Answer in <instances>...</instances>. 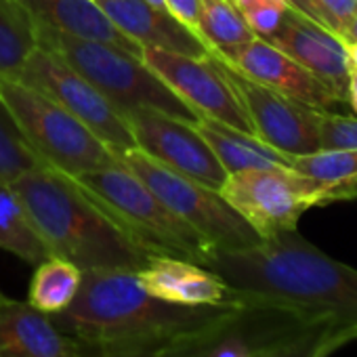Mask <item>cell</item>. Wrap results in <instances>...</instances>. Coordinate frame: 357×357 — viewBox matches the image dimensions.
Masks as SVG:
<instances>
[{
	"mask_svg": "<svg viewBox=\"0 0 357 357\" xmlns=\"http://www.w3.org/2000/svg\"><path fill=\"white\" fill-rule=\"evenodd\" d=\"M219 194L261 240L292 231L315 206V185L286 166L250 168L227 174Z\"/></svg>",
	"mask_w": 357,
	"mask_h": 357,
	"instance_id": "8",
	"label": "cell"
},
{
	"mask_svg": "<svg viewBox=\"0 0 357 357\" xmlns=\"http://www.w3.org/2000/svg\"><path fill=\"white\" fill-rule=\"evenodd\" d=\"M290 168L315 185V206L357 198V149H317L290 158Z\"/></svg>",
	"mask_w": 357,
	"mask_h": 357,
	"instance_id": "20",
	"label": "cell"
},
{
	"mask_svg": "<svg viewBox=\"0 0 357 357\" xmlns=\"http://www.w3.org/2000/svg\"><path fill=\"white\" fill-rule=\"evenodd\" d=\"M137 275L151 296L174 305L213 307L234 298V292L217 273L185 259L153 255Z\"/></svg>",
	"mask_w": 357,
	"mask_h": 357,
	"instance_id": "16",
	"label": "cell"
},
{
	"mask_svg": "<svg viewBox=\"0 0 357 357\" xmlns=\"http://www.w3.org/2000/svg\"><path fill=\"white\" fill-rule=\"evenodd\" d=\"M342 43H344V45L357 43V11H355L353 20H351V24H349V28H347V32H344V36H342Z\"/></svg>",
	"mask_w": 357,
	"mask_h": 357,
	"instance_id": "33",
	"label": "cell"
},
{
	"mask_svg": "<svg viewBox=\"0 0 357 357\" xmlns=\"http://www.w3.org/2000/svg\"><path fill=\"white\" fill-rule=\"evenodd\" d=\"M319 149H357V118L321 112Z\"/></svg>",
	"mask_w": 357,
	"mask_h": 357,
	"instance_id": "29",
	"label": "cell"
},
{
	"mask_svg": "<svg viewBox=\"0 0 357 357\" xmlns=\"http://www.w3.org/2000/svg\"><path fill=\"white\" fill-rule=\"evenodd\" d=\"M82 280V269L74 263L49 257L36 265V271L30 282L28 303L43 313H59L63 311L76 296Z\"/></svg>",
	"mask_w": 357,
	"mask_h": 357,
	"instance_id": "24",
	"label": "cell"
},
{
	"mask_svg": "<svg viewBox=\"0 0 357 357\" xmlns=\"http://www.w3.org/2000/svg\"><path fill=\"white\" fill-rule=\"evenodd\" d=\"M47 166L40 155L28 145L17 124L0 103V181L13 183L22 174Z\"/></svg>",
	"mask_w": 357,
	"mask_h": 357,
	"instance_id": "26",
	"label": "cell"
},
{
	"mask_svg": "<svg viewBox=\"0 0 357 357\" xmlns=\"http://www.w3.org/2000/svg\"><path fill=\"white\" fill-rule=\"evenodd\" d=\"M344 47H347V57H349L351 70H357V43H351V45H344Z\"/></svg>",
	"mask_w": 357,
	"mask_h": 357,
	"instance_id": "34",
	"label": "cell"
},
{
	"mask_svg": "<svg viewBox=\"0 0 357 357\" xmlns=\"http://www.w3.org/2000/svg\"><path fill=\"white\" fill-rule=\"evenodd\" d=\"M286 3L305 17L336 34L340 40L357 11V0H286Z\"/></svg>",
	"mask_w": 357,
	"mask_h": 357,
	"instance_id": "27",
	"label": "cell"
},
{
	"mask_svg": "<svg viewBox=\"0 0 357 357\" xmlns=\"http://www.w3.org/2000/svg\"><path fill=\"white\" fill-rule=\"evenodd\" d=\"M204 267L240 298L278 303L357 328V269L328 257L296 229L248 248L213 250Z\"/></svg>",
	"mask_w": 357,
	"mask_h": 357,
	"instance_id": "1",
	"label": "cell"
},
{
	"mask_svg": "<svg viewBox=\"0 0 357 357\" xmlns=\"http://www.w3.org/2000/svg\"><path fill=\"white\" fill-rule=\"evenodd\" d=\"M51 257L89 269H143L153 257L76 178L43 166L11 183Z\"/></svg>",
	"mask_w": 357,
	"mask_h": 357,
	"instance_id": "3",
	"label": "cell"
},
{
	"mask_svg": "<svg viewBox=\"0 0 357 357\" xmlns=\"http://www.w3.org/2000/svg\"><path fill=\"white\" fill-rule=\"evenodd\" d=\"M234 5L242 13L248 28L257 38L269 40L282 26L290 5L286 0H234Z\"/></svg>",
	"mask_w": 357,
	"mask_h": 357,
	"instance_id": "28",
	"label": "cell"
},
{
	"mask_svg": "<svg viewBox=\"0 0 357 357\" xmlns=\"http://www.w3.org/2000/svg\"><path fill=\"white\" fill-rule=\"evenodd\" d=\"M347 103L353 107V112L357 114V70H351V78H349V97Z\"/></svg>",
	"mask_w": 357,
	"mask_h": 357,
	"instance_id": "32",
	"label": "cell"
},
{
	"mask_svg": "<svg viewBox=\"0 0 357 357\" xmlns=\"http://www.w3.org/2000/svg\"><path fill=\"white\" fill-rule=\"evenodd\" d=\"M353 340H357V328L321 317L263 349L257 357H330Z\"/></svg>",
	"mask_w": 357,
	"mask_h": 357,
	"instance_id": "21",
	"label": "cell"
},
{
	"mask_svg": "<svg viewBox=\"0 0 357 357\" xmlns=\"http://www.w3.org/2000/svg\"><path fill=\"white\" fill-rule=\"evenodd\" d=\"M116 155L118 162L139 176L170 213L192 225L213 250L248 248L261 242L259 234L225 202L217 190L170 170L141 149H130Z\"/></svg>",
	"mask_w": 357,
	"mask_h": 357,
	"instance_id": "7",
	"label": "cell"
},
{
	"mask_svg": "<svg viewBox=\"0 0 357 357\" xmlns=\"http://www.w3.org/2000/svg\"><path fill=\"white\" fill-rule=\"evenodd\" d=\"M15 3L32 20L34 26L51 28L80 38L109 43L135 55L141 53V47L124 36L107 20L95 0H15Z\"/></svg>",
	"mask_w": 357,
	"mask_h": 357,
	"instance_id": "18",
	"label": "cell"
},
{
	"mask_svg": "<svg viewBox=\"0 0 357 357\" xmlns=\"http://www.w3.org/2000/svg\"><path fill=\"white\" fill-rule=\"evenodd\" d=\"M91 198L151 255L176 257L204 267L211 244L185 221L170 213L162 200L122 164L76 176Z\"/></svg>",
	"mask_w": 357,
	"mask_h": 357,
	"instance_id": "5",
	"label": "cell"
},
{
	"mask_svg": "<svg viewBox=\"0 0 357 357\" xmlns=\"http://www.w3.org/2000/svg\"><path fill=\"white\" fill-rule=\"evenodd\" d=\"M107 20L139 47H153L190 57H208L211 47L168 11L145 0H95Z\"/></svg>",
	"mask_w": 357,
	"mask_h": 357,
	"instance_id": "15",
	"label": "cell"
},
{
	"mask_svg": "<svg viewBox=\"0 0 357 357\" xmlns=\"http://www.w3.org/2000/svg\"><path fill=\"white\" fill-rule=\"evenodd\" d=\"M34 49L36 32L32 20L15 0H0V78L17 80Z\"/></svg>",
	"mask_w": 357,
	"mask_h": 357,
	"instance_id": "25",
	"label": "cell"
},
{
	"mask_svg": "<svg viewBox=\"0 0 357 357\" xmlns=\"http://www.w3.org/2000/svg\"><path fill=\"white\" fill-rule=\"evenodd\" d=\"M139 57L178 99L196 112L198 118H213L255 135V126L240 95L213 53L208 57H190L153 47H141Z\"/></svg>",
	"mask_w": 357,
	"mask_h": 357,
	"instance_id": "10",
	"label": "cell"
},
{
	"mask_svg": "<svg viewBox=\"0 0 357 357\" xmlns=\"http://www.w3.org/2000/svg\"><path fill=\"white\" fill-rule=\"evenodd\" d=\"M196 130L211 145L213 153L221 162L227 174L250 170V168H271L286 166L290 168V155L269 147L259 137L238 130L229 124H223L213 118H198L194 122Z\"/></svg>",
	"mask_w": 357,
	"mask_h": 357,
	"instance_id": "19",
	"label": "cell"
},
{
	"mask_svg": "<svg viewBox=\"0 0 357 357\" xmlns=\"http://www.w3.org/2000/svg\"><path fill=\"white\" fill-rule=\"evenodd\" d=\"M229 303L213 307L174 305L151 296L141 286L137 271L89 269L82 271L74 301L51 317L61 332L82 347L164 344L213 321Z\"/></svg>",
	"mask_w": 357,
	"mask_h": 357,
	"instance_id": "2",
	"label": "cell"
},
{
	"mask_svg": "<svg viewBox=\"0 0 357 357\" xmlns=\"http://www.w3.org/2000/svg\"><path fill=\"white\" fill-rule=\"evenodd\" d=\"M82 353L78 340L28 301L9 298L0 305V357H82Z\"/></svg>",
	"mask_w": 357,
	"mask_h": 357,
	"instance_id": "17",
	"label": "cell"
},
{
	"mask_svg": "<svg viewBox=\"0 0 357 357\" xmlns=\"http://www.w3.org/2000/svg\"><path fill=\"white\" fill-rule=\"evenodd\" d=\"M5 301H9V296H5V294H3V292H0V305H3V303H5Z\"/></svg>",
	"mask_w": 357,
	"mask_h": 357,
	"instance_id": "36",
	"label": "cell"
},
{
	"mask_svg": "<svg viewBox=\"0 0 357 357\" xmlns=\"http://www.w3.org/2000/svg\"><path fill=\"white\" fill-rule=\"evenodd\" d=\"M200 36L221 59L257 38L234 0H200Z\"/></svg>",
	"mask_w": 357,
	"mask_h": 357,
	"instance_id": "23",
	"label": "cell"
},
{
	"mask_svg": "<svg viewBox=\"0 0 357 357\" xmlns=\"http://www.w3.org/2000/svg\"><path fill=\"white\" fill-rule=\"evenodd\" d=\"M221 61H225L246 78L265 84L282 95H288L301 103H307L315 109L328 112L334 105H340L336 95L324 82H319L309 70H305L301 63H296L292 57H288L263 38L250 40L248 45H244L234 55Z\"/></svg>",
	"mask_w": 357,
	"mask_h": 357,
	"instance_id": "14",
	"label": "cell"
},
{
	"mask_svg": "<svg viewBox=\"0 0 357 357\" xmlns=\"http://www.w3.org/2000/svg\"><path fill=\"white\" fill-rule=\"evenodd\" d=\"M124 118L135 137L137 149L178 174L190 176L211 190H221L227 172L192 122L178 120L153 107L130 109Z\"/></svg>",
	"mask_w": 357,
	"mask_h": 357,
	"instance_id": "11",
	"label": "cell"
},
{
	"mask_svg": "<svg viewBox=\"0 0 357 357\" xmlns=\"http://www.w3.org/2000/svg\"><path fill=\"white\" fill-rule=\"evenodd\" d=\"M17 80L68 109L114 153L137 149L126 118L59 55L36 47L26 59Z\"/></svg>",
	"mask_w": 357,
	"mask_h": 357,
	"instance_id": "9",
	"label": "cell"
},
{
	"mask_svg": "<svg viewBox=\"0 0 357 357\" xmlns=\"http://www.w3.org/2000/svg\"><path fill=\"white\" fill-rule=\"evenodd\" d=\"M36 47L59 55L82 74L122 116L137 107H153L185 122H196V112L178 99L139 55L101 40L63 34L34 26Z\"/></svg>",
	"mask_w": 357,
	"mask_h": 357,
	"instance_id": "4",
	"label": "cell"
},
{
	"mask_svg": "<svg viewBox=\"0 0 357 357\" xmlns=\"http://www.w3.org/2000/svg\"><path fill=\"white\" fill-rule=\"evenodd\" d=\"M164 5L176 22L200 36V0H164Z\"/></svg>",
	"mask_w": 357,
	"mask_h": 357,
	"instance_id": "31",
	"label": "cell"
},
{
	"mask_svg": "<svg viewBox=\"0 0 357 357\" xmlns=\"http://www.w3.org/2000/svg\"><path fill=\"white\" fill-rule=\"evenodd\" d=\"M0 103L49 168L76 178L120 164L118 155L91 128L24 82L0 78Z\"/></svg>",
	"mask_w": 357,
	"mask_h": 357,
	"instance_id": "6",
	"label": "cell"
},
{
	"mask_svg": "<svg viewBox=\"0 0 357 357\" xmlns=\"http://www.w3.org/2000/svg\"><path fill=\"white\" fill-rule=\"evenodd\" d=\"M267 43L309 70L336 95L340 105H347L351 63L347 47L336 34L290 7L282 26Z\"/></svg>",
	"mask_w": 357,
	"mask_h": 357,
	"instance_id": "13",
	"label": "cell"
},
{
	"mask_svg": "<svg viewBox=\"0 0 357 357\" xmlns=\"http://www.w3.org/2000/svg\"><path fill=\"white\" fill-rule=\"evenodd\" d=\"M0 250L38 265L51 257L11 183L0 181Z\"/></svg>",
	"mask_w": 357,
	"mask_h": 357,
	"instance_id": "22",
	"label": "cell"
},
{
	"mask_svg": "<svg viewBox=\"0 0 357 357\" xmlns=\"http://www.w3.org/2000/svg\"><path fill=\"white\" fill-rule=\"evenodd\" d=\"M219 63L240 95L242 105L255 126V135L263 143L290 158L309 155L319 149L321 109L255 82L221 59Z\"/></svg>",
	"mask_w": 357,
	"mask_h": 357,
	"instance_id": "12",
	"label": "cell"
},
{
	"mask_svg": "<svg viewBox=\"0 0 357 357\" xmlns=\"http://www.w3.org/2000/svg\"><path fill=\"white\" fill-rule=\"evenodd\" d=\"M166 344V342H164ZM164 344H130V347H82V357H158Z\"/></svg>",
	"mask_w": 357,
	"mask_h": 357,
	"instance_id": "30",
	"label": "cell"
},
{
	"mask_svg": "<svg viewBox=\"0 0 357 357\" xmlns=\"http://www.w3.org/2000/svg\"><path fill=\"white\" fill-rule=\"evenodd\" d=\"M147 5H151V7H155V9H162V11H166V5H164V0H145Z\"/></svg>",
	"mask_w": 357,
	"mask_h": 357,
	"instance_id": "35",
	"label": "cell"
}]
</instances>
